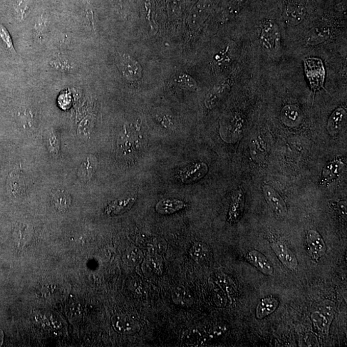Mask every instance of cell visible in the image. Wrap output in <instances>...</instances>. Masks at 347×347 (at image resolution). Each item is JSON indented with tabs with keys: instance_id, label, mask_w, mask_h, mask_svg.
<instances>
[{
	"instance_id": "obj_1",
	"label": "cell",
	"mask_w": 347,
	"mask_h": 347,
	"mask_svg": "<svg viewBox=\"0 0 347 347\" xmlns=\"http://www.w3.org/2000/svg\"><path fill=\"white\" fill-rule=\"evenodd\" d=\"M262 48L268 52H272L279 48L281 35L279 27L271 19H264L261 24L259 38Z\"/></svg>"
},
{
	"instance_id": "obj_2",
	"label": "cell",
	"mask_w": 347,
	"mask_h": 347,
	"mask_svg": "<svg viewBox=\"0 0 347 347\" xmlns=\"http://www.w3.org/2000/svg\"><path fill=\"white\" fill-rule=\"evenodd\" d=\"M305 72L314 93L324 88L325 68L320 59L309 58L304 61Z\"/></svg>"
},
{
	"instance_id": "obj_3",
	"label": "cell",
	"mask_w": 347,
	"mask_h": 347,
	"mask_svg": "<svg viewBox=\"0 0 347 347\" xmlns=\"http://www.w3.org/2000/svg\"><path fill=\"white\" fill-rule=\"evenodd\" d=\"M335 313V305L333 302L326 301L319 305L312 314V321L319 332L329 333L330 326L333 321Z\"/></svg>"
},
{
	"instance_id": "obj_4",
	"label": "cell",
	"mask_w": 347,
	"mask_h": 347,
	"mask_svg": "<svg viewBox=\"0 0 347 347\" xmlns=\"http://www.w3.org/2000/svg\"><path fill=\"white\" fill-rule=\"evenodd\" d=\"M116 65L126 80L138 81L142 77V68L140 63L127 54H119L116 58Z\"/></svg>"
},
{
	"instance_id": "obj_5",
	"label": "cell",
	"mask_w": 347,
	"mask_h": 347,
	"mask_svg": "<svg viewBox=\"0 0 347 347\" xmlns=\"http://www.w3.org/2000/svg\"><path fill=\"white\" fill-rule=\"evenodd\" d=\"M272 251L280 261L291 271L298 269L299 262L293 252L281 241H274L271 244Z\"/></svg>"
},
{
	"instance_id": "obj_6",
	"label": "cell",
	"mask_w": 347,
	"mask_h": 347,
	"mask_svg": "<svg viewBox=\"0 0 347 347\" xmlns=\"http://www.w3.org/2000/svg\"><path fill=\"white\" fill-rule=\"evenodd\" d=\"M307 244L310 256L318 262L326 255L327 247L323 238L316 230H310L307 234Z\"/></svg>"
},
{
	"instance_id": "obj_7",
	"label": "cell",
	"mask_w": 347,
	"mask_h": 347,
	"mask_svg": "<svg viewBox=\"0 0 347 347\" xmlns=\"http://www.w3.org/2000/svg\"><path fill=\"white\" fill-rule=\"evenodd\" d=\"M208 167L205 163L197 162L187 166L180 171L179 178L185 184H190L202 179L208 172Z\"/></svg>"
},
{
	"instance_id": "obj_8",
	"label": "cell",
	"mask_w": 347,
	"mask_h": 347,
	"mask_svg": "<svg viewBox=\"0 0 347 347\" xmlns=\"http://www.w3.org/2000/svg\"><path fill=\"white\" fill-rule=\"evenodd\" d=\"M263 193L267 204L278 217L283 218L287 214L286 203L281 195L269 185H264Z\"/></svg>"
},
{
	"instance_id": "obj_9",
	"label": "cell",
	"mask_w": 347,
	"mask_h": 347,
	"mask_svg": "<svg viewBox=\"0 0 347 347\" xmlns=\"http://www.w3.org/2000/svg\"><path fill=\"white\" fill-rule=\"evenodd\" d=\"M114 329L119 333L131 334L136 333L140 329V326L135 319L123 314H115L111 318Z\"/></svg>"
},
{
	"instance_id": "obj_10",
	"label": "cell",
	"mask_w": 347,
	"mask_h": 347,
	"mask_svg": "<svg viewBox=\"0 0 347 347\" xmlns=\"http://www.w3.org/2000/svg\"><path fill=\"white\" fill-rule=\"evenodd\" d=\"M306 14V9L303 5L292 3L286 6L283 16L285 21L288 26H296L304 21Z\"/></svg>"
},
{
	"instance_id": "obj_11",
	"label": "cell",
	"mask_w": 347,
	"mask_h": 347,
	"mask_svg": "<svg viewBox=\"0 0 347 347\" xmlns=\"http://www.w3.org/2000/svg\"><path fill=\"white\" fill-rule=\"evenodd\" d=\"M246 260L256 267L262 274L272 276L274 274V266L264 255L257 250H253L247 253Z\"/></svg>"
},
{
	"instance_id": "obj_12",
	"label": "cell",
	"mask_w": 347,
	"mask_h": 347,
	"mask_svg": "<svg viewBox=\"0 0 347 347\" xmlns=\"http://www.w3.org/2000/svg\"><path fill=\"white\" fill-rule=\"evenodd\" d=\"M230 88V83L229 80L217 84L206 96L205 100L206 107L209 110L214 108L229 91Z\"/></svg>"
},
{
	"instance_id": "obj_13",
	"label": "cell",
	"mask_w": 347,
	"mask_h": 347,
	"mask_svg": "<svg viewBox=\"0 0 347 347\" xmlns=\"http://www.w3.org/2000/svg\"><path fill=\"white\" fill-rule=\"evenodd\" d=\"M344 167V163L340 159L332 161L324 168L319 184L328 185L338 178Z\"/></svg>"
},
{
	"instance_id": "obj_14",
	"label": "cell",
	"mask_w": 347,
	"mask_h": 347,
	"mask_svg": "<svg viewBox=\"0 0 347 347\" xmlns=\"http://www.w3.org/2000/svg\"><path fill=\"white\" fill-rule=\"evenodd\" d=\"M187 207V203L178 199H164L160 201L155 206V210L158 214L169 215L184 209Z\"/></svg>"
},
{
	"instance_id": "obj_15",
	"label": "cell",
	"mask_w": 347,
	"mask_h": 347,
	"mask_svg": "<svg viewBox=\"0 0 347 347\" xmlns=\"http://www.w3.org/2000/svg\"><path fill=\"white\" fill-rule=\"evenodd\" d=\"M136 200V197L130 196L113 201L106 207L105 213L108 215L122 214L133 207Z\"/></svg>"
},
{
	"instance_id": "obj_16",
	"label": "cell",
	"mask_w": 347,
	"mask_h": 347,
	"mask_svg": "<svg viewBox=\"0 0 347 347\" xmlns=\"http://www.w3.org/2000/svg\"><path fill=\"white\" fill-rule=\"evenodd\" d=\"M244 205V197L242 191L239 190L232 198L230 204L227 220L230 224H234L239 219L243 212Z\"/></svg>"
},
{
	"instance_id": "obj_17",
	"label": "cell",
	"mask_w": 347,
	"mask_h": 347,
	"mask_svg": "<svg viewBox=\"0 0 347 347\" xmlns=\"http://www.w3.org/2000/svg\"><path fill=\"white\" fill-rule=\"evenodd\" d=\"M279 306V300L274 296H267L262 300L256 307V317L262 319L274 313Z\"/></svg>"
},
{
	"instance_id": "obj_18",
	"label": "cell",
	"mask_w": 347,
	"mask_h": 347,
	"mask_svg": "<svg viewBox=\"0 0 347 347\" xmlns=\"http://www.w3.org/2000/svg\"><path fill=\"white\" fill-rule=\"evenodd\" d=\"M331 36V31L326 26L315 27L310 30L306 36V43L308 45L315 46L324 43Z\"/></svg>"
},
{
	"instance_id": "obj_19",
	"label": "cell",
	"mask_w": 347,
	"mask_h": 347,
	"mask_svg": "<svg viewBox=\"0 0 347 347\" xmlns=\"http://www.w3.org/2000/svg\"><path fill=\"white\" fill-rule=\"evenodd\" d=\"M346 116V110L343 108H338L334 111L327 123V130L330 135L335 136L339 132Z\"/></svg>"
},
{
	"instance_id": "obj_20",
	"label": "cell",
	"mask_w": 347,
	"mask_h": 347,
	"mask_svg": "<svg viewBox=\"0 0 347 347\" xmlns=\"http://www.w3.org/2000/svg\"><path fill=\"white\" fill-rule=\"evenodd\" d=\"M52 202L59 212H66L70 207L71 198L65 190H56L52 195Z\"/></svg>"
},
{
	"instance_id": "obj_21",
	"label": "cell",
	"mask_w": 347,
	"mask_h": 347,
	"mask_svg": "<svg viewBox=\"0 0 347 347\" xmlns=\"http://www.w3.org/2000/svg\"><path fill=\"white\" fill-rule=\"evenodd\" d=\"M281 116L282 120L287 125H298L301 119V111L294 105H287L282 109Z\"/></svg>"
},
{
	"instance_id": "obj_22",
	"label": "cell",
	"mask_w": 347,
	"mask_h": 347,
	"mask_svg": "<svg viewBox=\"0 0 347 347\" xmlns=\"http://www.w3.org/2000/svg\"><path fill=\"white\" fill-rule=\"evenodd\" d=\"M172 301L176 304L183 307H189L192 303L190 292L184 287H177L173 290Z\"/></svg>"
},
{
	"instance_id": "obj_23",
	"label": "cell",
	"mask_w": 347,
	"mask_h": 347,
	"mask_svg": "<svg viewBox=\"0 0 347 347\" xmlns=\"http://www.w3.org/2000/svg\"><path fill=\"white\" fill-rule=\"evenodd\" d=\"M52 68L64 73H72L76 68L75 63L66 56H58L49 62Z\"/></svg>"
},
{
	"instance_id": "obj_24",
	"label": "cell",
	"mask_w": 347,
	"mask_h": 347,
	"mask_svg": "<svg viewBox=\"0 0 347 347\" xmlns=\"http://www.w3.org/2000/svg\"><path fill=\"white\" fill-rule=\"evenodd\" d=\"M208 249L205 244L202 242H196L193 244L189 250V255L191 258L197 263H201L207 259L208 255Z\"/></svg>"
},
{
	"instance_id": "obj_25",
	"label": "cell",
	"mask_w": 347,
	"mask_h": 347,
	"mask_svg": "<svg viewBox=\"0 0 347 347\" xmlns=\"http://www.w3.org/2000/svg\"><path fill=\"white\" fill-rule=\"evenodd\" d=\"M19 120L24 129L30 130L36 126V118L33 111L31 109H23L18 113Z\"/></svg>"
},
{
	"instance_id": "obj_26",
	"label": "cell",
	"mask_w": 347,
	"mask_h": 347,
	"mask_svg": "<svg viewBox=\"0 0 347 347\" xmlns=\"http://www.w3.org/2000/svg\"><path fill=\"white\" fill-rule=\"evenodd\" d=\"M209 9V4L206 3V2H202V3L197 5L194 10V12H192L193 18L192 19V22L194 26H197V24H200L205 20V19L207 16Z\"/></svg>"
},
{
	"instance_id": "obj_27",
	"label": "cell",
	"mask_w": 347,
	"mask_h": 347,
	"mask_svg": "<svg viewBox=\"0 0 347 347\" xmlns=\"http://www.w3.org/2000/svg\"><path fill=\"white\" fill-rule=\"evenodd\" d=\"M175 83L180 88L190 91H194L197 88V83L194 79L186 73H181L175 79Z\"/></svg>"
},
{
	"instance_id": "obj_28",
	"label": "cell",
	"mask_w": 347,
	"mask_h": 347,
	"mask_svg": "<svg viewBox=\"0 0 347 347\" xmlns=\"http://www.w3.org/2000/svg\"><path fill=\"white\" fill-rule=\"evenodd\" d=\"M142 252L135 247L128 249L123 255V260L126 264L130 265V266L138 264L142 261Z\"/></svg>"
},
{
	"instance_id": "obj_29",
	"label": "cell",
	"mask_w": 347,
	"mask_h": 347,
	"mask_svg": "<svg viewBox=\"0 0 347 347\" xmlns=\"http://www.w3.org/2000/svg\"><path fill=\"white\" fill-rule=\"evenodd\" d=\"M44 137L49 153L54 156L58 155L60 151V143L58 136L54 132H48Z\"/></svg>"
},
{
	"instance_id": "obj_30",
	"label": "cell",
	"mask_w": 347,
	"mask_h": 347,
	"mask_svg": "<svg viewBox=\"0 0 347 347\" xmlns=\"http://www.w3.org/2000/svg\"><path fill=\"white\" fill-rule=\"evenodd\" d=\"M11 178H9V183L12 188L11 189L12 193H14V195H16L17 193H18V194L24 193V190H26V188H24L26 182H24L23 178H22L20 175L17 173L11 175Z\"/></svg>"
},
{
	"instance_id": "obj_31",
	"label": "cell",
	"mask_w": 347,
	"mask_h": 347,
	"mask_svg": "<svg viewBox=\"0 0 347 347\" xmlns=\"http://www.w3.org/2000/svg\"><path fill=\"white\" fill-rule=\"evenodd\" d=\"M0 38L12 54H16L12 37L6 27L0 23Z\"/></svg>"
},
{
	"instance_id": "obj_32",
	"label": "cell",
	"mask_w": 347,
	"mask_h": 347,
	"mask_svg": "<svg viewBox=\"0 0 347 347\" xmlns=\"http://www.w3.org/2000/svg\"><path fill=\"white\" fill-rule=\"evenodd\" d=\"M92 158H88L85 162L82 165L79 173L81 174V177L85 178V180H89L92 177L94 171H95V165L92 164Z\"/></svg>"
},
{
	"instance_id": "obj_33",
	"label": "cell",
	"mask_w": 347,
	"mask_h": 347,
	"mask_svg": "<svg viewBox=\"0 0 347 347\" xmlns=\"http://www.w3.org/2000/svg\"><path fill=\"white\" fill-rule=\"evenodd\" d=\"M17 19L20 21H23L27 15L29 14V6L27 4L26 0H22L16 7Z\"/></svg>"
}]
</instances>
